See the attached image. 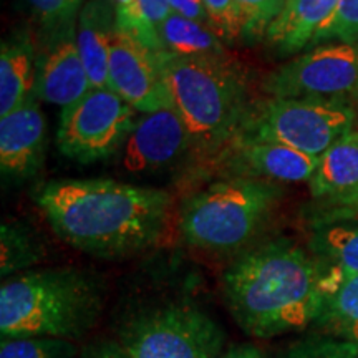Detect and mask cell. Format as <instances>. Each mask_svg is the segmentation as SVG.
<instances>
[{"mask_svg": "<svg viewBox=\"0 0 358 358\" xmlns=\"http://www.w3.org/2000/svg\"><path fill=\"white\" fill-rule=\"evenodd\" d=\"M168 3L171 12L179 13L189 20L199 22V24L209 25V17L203 0H168Z\"/></svg>", "mask_w": 358, "mask_h": 358, "instance_id": "30", "label": "cell"}, {"mask_svg": "<svg viewBox=\"0 0 358 358\" xmlns=\"http://www.w3.org/2000/svg\"><path fill=\"white\" fill-rule=\"evenodd\" d=\"M37 57L25 30L12 34L0 48V118L19 108L35 92Z\"/></svg>", "mask_w": 358, "mask_h": 358, "instance_id": "17", "label": "cell"}, {"mask_svg": "<svg viewBox=\"0 0 358 358\" xmlns=\"http://www.w3.org/2000/svg\"><path fill=\"white\" fill-rule=\"evenodd\" d=\"M340 0H285L284 10L268 27V43L282 55H292L312 43Z\"/></svg>", "mask_w": 358, "mask_h": 358, "instance_id": "18", "label": "cell"}, {"mask_svg": "<svg viewBox=\"0 0 358 358\" xmlns=\"http://www.w3.org/2000/svg\"><path fill=\"white\" fill-rule=\"evenodd\" d=\"M120 342L129 358H217L226 334L201 308L169 303L134 315Z\"/></svg>", "mask_w": 358, "mask_h": 358, "instance_id": "7", "label": "cell"}, {"mask_svg": "<svg viewBox=\"0 0 358 358\" xmlns=\"http://www.w3.org/2000/svg\"><path fill=\"white\" fill-rule=\"evenodd\" d=\"M77 345L62 338H3L0 358H75Z\"/></svg>", "mask_w": 358, "mask_h": 358, "instance_id": "23", "label": "cell"}, {"mask_svg": "<svg viewBox=\"0 0 358 358\" xmlns=\"http://www.w3.org/2000/svg\"><path fill=\"white\" fill-rule=\"evenodd\" d=\"M42 27L43 38L77 25L83 0H27Z\"/></svg>", "mask_w": 358, "mask_h": 358, "instance_id": "24", "label": "cell"}, {"mask_svg": "<svg viewBox=\"0 0 358 358\" xmlns=\"http://www.w3.org/2000/svg\"><path fill=\"white\" fill-rule=\"evenodd\" d=\"M108 88L140 113L174 108L155 52L120 29L110 45Z\"/></svg>", "mask_w": 358, "mask_h": 358, "instance_id": "10", "label": "cell"}, {"mask_svg": "<svg viewBox=\"0 0 358 358\" xmlns=\"http://www.w3.org/2000/svg\"><path fill=\"white\" fill-rule=\"evenodd\" d=\"M42 257V248L35 236L15 222L2 224V271L3 279L17 275V272L34 266Z\"/></svg>", "mask_w": 358, "mask_h": 358, "instance_id": "22", "label": "cell"}, {"mask_svg": "<svg viewBox=\"0 0 358 358\" xmlns=\"http://www.w3.org/2000/svg\"><path fill=\"white\" fill-rule=\"evenodd\" d=\"M136 122V110L113 90L92 88L62 110L58 150L78 163L106 159L124 146Z\"/></svg>", "mask_w": 358, "mask_h": 358, "instance_id": "8", "label": "cell"}, {"mask_svg": "<svg viewBox=\"0 0 358 358\" xmlns=\"http://www.w3.org/2000/svg\"><path fill=\"white\" fill-rule=\"evenodd\" d=\"M315 324L327 335L358 345V274L324 275V301Z\"/></svg>", "mask_w": 358, "mask_h": 358, "instance_id": "19", "label": "cell"}, {"mask_svg": "<svg viewBox=\"0 0 358 358\" xmlns=\"http://www.w3.org/2000/svg\"><path fill=\"white\" fill-rule=\"evenodd\" d=\"M222 292L243 332L271 338L317 320L324 274L306 250L289 241H271L244 250L227 267Z\"/></svg>", "mask_w": 358, "mask_h": 358, "instance_id": "2", "label": "cell"}, {"mask_svg": "<svg viewBox=\"0 0 358 358\" xmlns=\"http://www.w3.org/2000/svg\"><path fill=\"white\" fill-rule=\"evenodd\" d=\"M158 32L163 50L187 57L227 58L221 37L211 27L186 19L179 13H169Z\"/></svg>", "mask_w": 358, "mask_h": 358, "instance_id": "20", "label": "cell"}, {"mask_svg": "<svg viewBox=\"0 0 358 358\" xmlns=\"http://www.w3.org/2000/svg\"><path fill=\"white\" fill-rule=\"evenodd\" d=\"M116 10V25L122 32L131 35L151 52L163 50L159 34L150 24L143 10L141 0H113Z\"/></svg>", "mask_w": 358, "mask_h": 358, "instance_id": "25", "label": "cell"}, {"mask_svg": "<svg viewBox=\"0 0 358 358\" xmlns=\"http://www.w3.org/2000/svg\"><path fill=\"white\" fill-rule=\"evenodd\" d=\"M45 116L34 95L0 118V168L12 178H30L45 158Z\"/></svg>", "mask_w": 358, "mask_h": 358, "instance_id": "14", "label": "cell"}, {"mask_svg": "<svg viewBox=\"0 0 358 358\" xmlns=\"http://www.w3.org/2000/svg\"><path fill=\"white\" fill-rule=\"evenodd\" d=\"M358 45V0H340L329 20L315 34L312 43L330 42Z\"/></svg>", "mask_w": 358, "mask_h": 358, "instance_id": "27", "label": "cell"}, {"mask_svg": "<svg viewBox=\"0 0 358 358\" xmlns=\"http://www.w3.org/2000/svg\"><path fill=\"white\" fill-rule=\"evenodd\" d=\"M355 116L348 103L271 96L250 106L239 138L279 143L320 158L352 131Z\"/></svg>", "mask_w": 358, "mask_h": 358, "instance_id": "6", "label": "cell"}, {"mask_svg": "<svg viewBox=\"0 0 358 358\" xmlns=\"http://www.w3.org/2000/svg\"><path fill=\"white\" fill-rule=\"evenodd\" d=\"M116 30L113 0H87L77 20V45L92 88H108L110 45Z\"/></svg>", "mask_w": 358, "mask_h": 358, "instance_id": "15", "label": "cell"}, {"mask_svg": "<svg viewBox=\"0 0 358 358\" xmlns=\"http://www.w3.org/2000/svg\"><path fill=\"white\" fill-rule=\"evenodd\" d=\"M92 90L77 45V25L43 38L37 57L35 95L52 105H73Z\"/></svg>", "mask_w": 358, "mask_h": 358, "instance_id": "13", "label": "cell"}, {"mask_svg": "<svg viewBox=\"0 0 358 358\" xmlns=\"http://www.w3.org/2000/svg\"><path fill=\"white\" fill-rule=\"evenodd\" d=\"M78 358H129L122 342H98L85 350Z\"/></svg>", "mask_w": 358, "mask_h": 358, "instance_id": "31", "label": "cell"}, {"mask_svg": "<svg viewBox=\"0 0 358 358\" xmlns=\"http://www.w3.org/2000/svg\"><path fill=\"white\" fill-rule=\"evenodd\" d=\"M191 150L189 133L174 108L143 115L123 146V168L128 173H156L171 166Z\"/></svg>", "mask_w": 358, "mask_h": 358, "instance_id": "11", "label": "cell"}, {"mask_svg": "<svg viewBox=\"0 0 358 358\" xmlns=\"http://www.w3.org/2000/svg\"><path fill=\"white\" fill-rule=\"evenodd\" d=\"M277 182L229 178L196 192L182 204L186 243L209 252L244 249L264 229L282 196Z\"/></svg>", "mask_w": 358, "mask_h": 358, "instance_id": "5", "label": "cell"}, {"mask_svg": "<svg viewBox=\"0 0 358 358\" xmlns=\"http://www.w3.org/2000/svg\"><path fill=\"white\" fill-rule=\"evenodd\" d=\"M209 25L219 37L234 42L241 35V17L236 0H203Z\"/></svg>", "mask_w": 358, "mask_h": 358, "instance_id": "29", "label": "cell"}, {"mask_svg": "<svg viewBox=\"0 0 358 358\" xmlns=\"http://www.w3.org/2000/svg\"><path fill=\"white\" fill-rule=\"evenodd\" d=\"M310 248L338 274H358V222L325 224L313 232Z\"/></svg>", "mask_w": 358, "mask_h": 358, "instance_id": "21", "label": "cell"}, {"mask_svg": "<svg viewBox=\"0 0 358 358\" xmlns=\"http://www.w3.org/2000/svg\"><path fill=\"white\" fill-rule=\"evenodd\" d=\"M241 17V35L261 38L284 10L285 0H236Z\"/></svg>", "mask_w": 358, "mask_h": 358, "instance_id": "26", "label": "cell"}, {"mask_svg": "<svg viewBox=\"0 0 358 358\" xmlns=\"http://www.w3.org/2000/svg\"><path fill=\"white\" fill-rule=\"evenodd\" d=\"M284 358H358V345L332 337H313L295 345Z\"/></svg>", "mask_w": 358, "mask_h": 358, "instance_id": "28", "label": "cell"}, {"mask_svg": "<svg viewBox=\"0 0 358 358\" xmlns=\"http://www.w3.org/2000/svg\"><path fill=\"white\" fill-rule=\"evenodd\" d=\"M315 199L358 208V129H352L320 156L310 179Z\"/></svg>", "mask_w": 358, "mask_h": 358, "instance_id": "16", "label": "cell"}, {"mask_svg": "<svg viewBox=\"0 0 358 358\" xmlns=\"http://www.w3.org/2000/svg\"><path fill=\"white\" fill-rule=\"evenodd\" d=\"M219 166H224L232 178H252L271 182L310 181L320 158L306 155L294 148L271 141L239 138L217 156Z\"/></svg>", "mask_w": 358, "mask_h": 358, "instance_id": "12", "label": "cell"}, {"mask_svg": "<svg viewBox=\"0 0 358 358\" xmlns=\"http://www.w3.org/2000/svg\"><path fill=\"white\" fill-rule=\"evenodd\" d=\"M35 201L62 241L105 259L153 248L173 204L168 191L111 179L52 181L35 192Z\"/></svg>", "mask_w": 358, "mask_h": 358, "instance_id": "1", "label": "cell"}, {"mask_svg": "<svg viewBox=\"0 0 358 358\" xmlns=\"http://www.w3.org/2000/svg\"><path fill=\"white\" fill-rule=\"evenodd\" d=\"M217 358H264V353L256 345H239L229 348V350L221 353Z\"/></svg>", "mask_w": 358, "mask_h": 358, "instance_id": "33", "label": "cell"}, {"mask_svg": "<svg viewBox=\"0 0 358 358\" xmlns=\"http://www.w3.org/2000/svg\"><path fill=\"white\" fill-rule=\"evenodd\" d=\"M103 292L93 275L77 268L22 272L0 287L3 338L77 340L96 324Z\"/></svg>", "mask_w": 358, "mask_h": 358, "instance_id": "4", "label": "cell"}, {"mask_svg": "<svg viewBox=\"0 0 358 358\" xmlns=\"http://www.w3.org/2000/svg\"><path fill=\"white\" fill-rule=\"evenodd\" d=\"M141 6L143 10H145L148 22H150L156 30H159V25L163 24L164 19L171 13L168 0H141Z\"/></svg>", "mask_w": 358, "mask_h": 358, "instance_id": "32", "label": "cell"}, {"mask_svg": "<svg viewBox=\"0 0 358 358\" xmlns=\"http://www.w3.org/2000/svg\"><path fill=\"white\" fill-rule=\"evenodd\" d=\"M262 90L275 98L347 103L358 96V45L327 43L267 75Z\"/></svg>", "mask_w": 358, "mask_h": 358, "instance_id": "9", "label": "cell"}, {"mask_svg": "<svg viewBox=\"0 0 358 358\" xmlns=\"http://www.w3.org/2000/svg\"><path fill=\"white\" fill-rule=\"evenodd\" d=\"M155 57L189 133L191 150L204 159H217L243 133L252 106L241 73L227 58L168 50L155 52Z\"/></svg>", "mask_w": 358, "mask_h": 358, "instance_id": "3", "label": "cell"}]
</instances>
